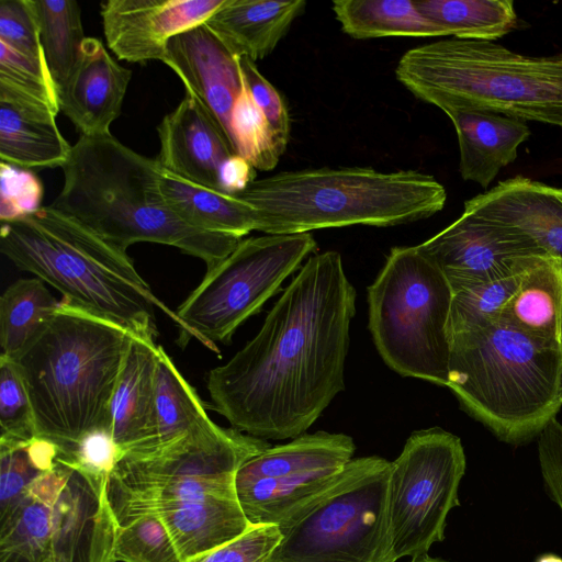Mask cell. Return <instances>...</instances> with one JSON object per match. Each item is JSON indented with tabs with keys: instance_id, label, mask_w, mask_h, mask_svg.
<instances>
[{
	"instance_id": "1",
	"label": "cell",
	"mask_w": 562,
	"mask_h": 562,
	"mask_svg": "<svg viewBox=\"0 0 562 562\" xmlns=\"http://www.w3.org/2000/svg\"><path fill=\"white\" fill-rule=\"evenodd\" d=\"M356 299L338 251L310 256L257 335L210 371L213 408L267 441L305 434L345 389Z\"/></svg>"
},
{
	"instance_id": "2",
	"label": "cell",
	"mask_w": 562,
	"mask_h": 562,
	"mask_svg": "<svg viewBox=\"0 0 562 562\" xmlns=\"http://www.w3.org/2000/svg\"><path fill=\"white\" fill-rule=\"evenodd\" d=\"M61 169L64 184L49 205L123 251L143 241L168 245L203 260L211 270L243 239L182 220L160 192L164 170L157 159L136 153L111 133L81 135Z\"/></svg>"
},
{
	"instance_id": "3",
	"label": "cell",
	"mask_w": 562,
	"mask_h": 562,
	"mask_svg": "<svg viewBox=\"0 0 562 562\" xmlns=\"http://www.w3.org/2000/svg\"><path fill=\"white\" fill-rule=\"evenodd\" d=\"M0 250L20 270L63 294V301L156 344L158 308L182 330L176 311L160 301L126 251L70 215L42 206L2 222Z\"/></svg>"
},
{
	"instance_id": "4",
	"label": "cell",
	"mask_w": 562,
	"mask_h": 562,
	"mask_svg": "<svg viewBox=\"0 0 562 562\" xmlns=\"http://www.w3.org/2000/svg\"><path fill=\"white\" fill-rule=\"evenodd\" d=\"M132 335L59 301L43 331L13 361L26 386L36 437L70 461L89 434L111 431V405ZM112 432V431H111Z\"/></svg>"
},
{
	"instance_id": "5",
	"label": "cell",
	"mask_w": 562,
	"mask_h": 562,
	"mask_svg": "<svg viewBox=\"0 0 562 562\" xmlns=\"http://www.w3.org/2000/svg\"><path fill=\"white\" fill-rule=\"evenodd\" d=\"M238 195L257 210L256 231L270 235L409 224L437 214L447 201L431 175L367 167L282 171L255 180Z\"/></svg>"
},
{
	"instance_id": "6",
	"label": "cell",
	"mask_w": 562,
	"mask_h": 562,
	"mask_svg": "<svg viewBox=\"0 0 562 562\" xmlns=\"http://www.w3.org/2000/svg\"><path fill=\"white\" fill-rule=\"evenodd\" d=\"M395 76L445 113L477 110L562 127V55L527 56L452 37L408 49Z\"/></svg>"
},
{
	"instance_id": "7",
	"label": "cell",
	"mask_w": 562,
	"mask_h": 562,
	"mask_svg": "<svg viewBox=\"0 0 562 562\" xmlns=\"http://www.w3.org/2000/svg\"><path fill=\"white\" fill-rule=\"evenodd\" d=\"M447 386L460 406L499 440L539 437L562 407V351L548 349L503 319L449 336Z\"/></svg>"
},
{
	"instance_id": "8",
	"label": "cell",
	"mask_w": 562,
	"mask_h": 562,
	"mask_svg": "<svg viewBox=\"0 0 562 562\" xmlns=\"http://www.w3.org/2000/svg\"><path fill=\"white\" fill-rule=\"evenodd\" d=\"M269 447L212 420L149 451L122 456L108 480L119 527L207 498L237 496L238 469Z\"/></svg>"
},
{
	"instance_id": "9",
	"label": "cell",
	"mask_w": 562,
	"mask_h": 562,
	"mask_svg": "<svg viewBox=\"0 0 562 562\" xmlns=\"http://www.w3.org/2000/svg\"><path fill=\"white\" fill-rule=\"evenodd\" d=\"M108 481L58 458L0 513V562H115Z\"/></svg>"
},
{
	"instance_id": "10",
	"label": "cell",
	"mask_w": 562,
	"mask_h": 562,
	"mask_svg": "<svg viewBox=\"0 0 562 562\" xmlns=\"http://www.w3.org/2000/svg\"><path fill=\"white\" fill-rule=\"evenodd\" d=\"M450 283L417 246L393 247L368 288L369 330L385 364L402 376L447 386Z\"/></svg>"
},
{
	"instance_id": "11",
	"label": "cell",
	"mask_w": 562,
	"mask_h": 562,
	"mask_svg": "<svg viewBox=\"0 0 562 562\" xmlns=\"http://www.w3.org/2000/svg\"><path fill=\"white\" fill-rule=\"evenodd\" d=\"M391 462L351 459L279 525L269 562H397L389 520Z\"/></svg>"
},
{
	"instance_id": "12",
	"label": "cell",
	"mask_w": 562,
	"mask_h": 562,
	"mask_svg": "<svg viewBox=\"0 0 562 562\" xmlns=\"http://www.w3.org/2000/svg\"><path fill=\"white\" fill-rule=\"evenodd\" d=\"M317 249L311 233L241 239L206 273L176 310L182 324L179 342L194 338L212 351L229 344L236 329L274 295L282 282Z\"/></svg>"
},
{
	"instance_id": "13",
	"label": "cell",
	"mask_w": 562,
	"mask_h": 562,
	"mask_svg": "<svg viewBox=\"0 0 562 562\" xmlns=\"http://www.w3.org/2000/svg\"><path fill=\"white\" fill-rule=\"evenodd\" d=\"M467 459L461 439L440 428L412 432L391 462L389 520L397 560L427 554L445 539L449 513L460 505Z\"/></svg>"
},
{
	"instance_id": "14",
	"label": "cell",
	"mask_w": 562,
	"mask_h": 562,
	"mask_svg": "<svg viewBox=\"0 0 562 562\" xmlns=\"http://www.w3.org/2000/svg\"><path fill=\"white\" fill-rule=\"evenodd\" d=\"M418 247L440 267L451 290L505 277L544 255L522 236L465 212Z\"/></svg>"
},
{
	"instance_id": "15",
	"label": "cell",
	"mask_w": 562,
	"mask_h": 562,
	"mask_svg": "<svg viewBox=\"0 0 562 562\" xmlns=\"http://www.w3.org/2000/svg\"><path fill=\"white\" fill-rule=\"evenodd\" d=\"M225 0H109L100 14L109 48L122 60H162L169 41L204 23Z\"/></svg>"
},
{
	"instance_id": "16",
	"label": "cell",
	"mask_w": 562,
	"mask_h": 562,
	"mask_svg": "<svg viewBox=\"0 0 562 562\" xmlns=\"http://www.w3.org/2000/svg\"><path fill=\"white\" fill-rule=\"evenodd\" d=\"M161 61L175 71L186 94L205 109L233 146L231 114L243 85L238 57L202 23L172 37Z\"/></svg>"
},
{
	"instance_id": "17",
	"label": "cell",
	"mask_w": 562,
	"mask_h": 562,
	"mask_svg": "<svg viewBox=\"0 0 562 562\" xmlns=\"http://www.w3.org/2000/svg\"><path fill=\"white\" fill-rule=\"evenodd\" d=\"M463 212L505 227L562 261V189L522 176L464 202Z\"/></svg>"
},
{
	"instance_id": "18",
	"label": "cell",
	"mask_w": 562,
	"mask_h": 562,
	"mask_svg": "<svg viewBox=\"0 0 562 562\" xmlns=\"http://www.w3.org/2000/svg\"><path fill=\"white\" fill-rule=\"evenodd\" d=\"M161 169L179 179L220 190L222 164L236 154L232 144L205 109L186 94L157 127Z\"/></svg>"
},
{
	"instance_id": "19",
	"label": "cell",
	"mask_w": 562,
	"mask_h": 562,
	"mask_svg": "<svg viewBox=\"0 0 562 562\" xmlns=\"http://www.w3.org/2000/svg\"><path fill=\"white\" fill-rule=\"evenodd\" d=\"M131 78L132 71L115 61L100 40L86 37L72 74L58 91L59 109L80 136L109 134Z\"/></svg>"
},
{
	"instance_id": "20",
	"label": "cell",
	"mask_w": 562,
	"mask_h": 562,
	"mask_svg": "<svg viewBox=\"0 0 562 562\" xmlns=\"http://www.w3.org/2000/svg\"><path fill=\"white\" fill-rule=\"evenodd\" d=\"M157 359L158 345L131 337L111 405V431L119 459L156 446Z\"/></svg>"
},
{
	"instance_id": "21",
	"label": "cell",
	"mask_w": 562,
	"mask_h": 562,
	"mask_svg": "<svg viewBox=\"0 0 562 562\" xmlns=\"http://www.w3.org/2000/svg\"><path fill=\"white\" fill-rule=\"evenodd\" d=\"M355 452L356 443L346 434L324 430L305 432L247 460L238 469L235 482H304L339 472L353 459Z\"/></svg>"
},
{
	"instance_id": "22",
	"label": "cell",
	"mask_w": 562,
	"mask_h": 562,
	"mask_svg": "<svg viewBox=\"0 0 562 562\" xmlns=\"http://www.w3.org/2000/svg\"><path fill=\"white\" fill-rule=\"evenodd\" d=\"M446 114L457 133L462 179L484 189L501 169L516 160L518 147L530 136L526 122L512 116L477 110Z\"/></svg>"
},
{
	"instance_id": "23",
	"label": "cell",
	"mask_w": 562,
	"mask_h": 562,
	"mask_svg": "<svg viewBox=\"0 0 562 562\" xmlns=\"http://www.w3.org/2000/svg\"><path fill=\"white\" fill-rule=\"evenodd\" d=\"M306 1L225 0L204 23L237 57L269 56L304 13Z\"/></svg>"
},
{
	"instance_id": "24",
	"label": "cell",
	"mask_w": 562,
	"mask_h": 562,
	"mask_svg": "<svg viewBox=\"0 0 562 562\" xmlns=\"http://www.w3.org/2000/svg\"><path fill=\"white\" fill-rule=\"evenodd\" d=\"M499 318L540 346L562 351V261L536 257Z\"/></svg>"
},
{
	"instance_id": "25",
	"label": "cell",
	"mask_w": 562,
	"mask_h": 562,
	"mask_svg": "<svg viewBox=\"0 0 562 562\" xmlns=\"http://www.w3.org/2000/svg\"><path fill=\"white\" fill-rule=\"evenodd\" d=\"M54 112L32 104L0 99L1 161L27 170L63 167L71 147Z\"/></svg>"
},
{
	"instance_id": "26",
	"label": "cell",
	"mask_w": 562,
	"mask_h": 562,
	"mask_svg": "<svg viewBox=\"0 0 562 562\" xmlns=\"http://www.w3.org/2000/svg\"><path fill=\"white\" fill-rule=\"evenodd\" d=\"M159 189L167 204L198 228L239 238L257 229V210L239 195L196 186L166 171Z\"/></svg>"
},
{
	"instance_id": "27",
	"label": "cell",
	"mask_w": 562,
	"mask_h": 562,
	"mask_svg": "<svg viewBox=\"0 0 562 562\" xmlns=\"http://www.w3.org/2000/svg\"><path fill=\"white\" fill-rule=\"evenodd\" d=\"M158 516L183 562L239 537L254 526L237 496L212 497Z\"/></svg>"
},
{
	"instance_id": "28",
	"label": "cell",
	"mask_w": 562,
	"mask_h": 562,
	"mask_svg": "<svg viewBox=\"0 0 562 562\" xmlns=\"http://www.w3.org/2000/svg\"><path fill=\"white\" fill-rule=\"evenodd\" d=\"M331 9L341 31L356 40L447 36L412 0H336Z\"/></svg>"
},
{
	"instance_id": "29",
	"label": "cell",
	"mask_w": 562,
	"mask_h": 562,
	"mask_svg": "<svg viewBox=\"0 0 562 562\" xmlns=\"http://www.w3.org/2000/svg\"><path fill=\"white\" fill-rule=\"evenodd\" d=\"M58 305L36 277L9 285L0 297V357L15 360L43 331Z\"/></svg>"
},
{
	"instance_id": "30",
	"label": "cell",
	"mask_w": 562,
	"mask_h": 562,
	"mask_svg": "<svg viewBox=\"0 0 562 562\" xmlns=\"http://www.w3.org/2000/svg\"><path fill=\"white\" fill-rule=\"evenodd\" d=\"M420 13L460 40L496 41L517 25L512 0H417Z\"/></svg>"
},
{
	"instance_id": "31",
	"label": "cell",
	"mask_w": 562,
	"mask_h": 562,
	"mask_svg": "<svg viewBox=\"0 0 562 562\" xmlns=\"http://www.w3.org/2000/svg\"><path fill=\"white\" fill-rule=\"evenodd\" d=\"M156 416L157 439L153 449L212 422L195 390L160 345L156 369Z\"/></svg>"
},
{
	"instance_id": "32",
	"label": "cell",
	"mask_w": 562,
	"mask_h": 562,
	"mask_svg": "<svg viewBox=\"0 0 562 562\" xmlns=\"http://www.w3.org/2000/svg\"><path fill=\"white\" fill-rule=\"evenodd\" d=\"M45 60L58 91L72 74L87 36L77 1L31 0Z\"/></svg>"
},
{
	"instance_id": "33",
	"label": "cell",
	"mask_w": 562,
	"mask_h": 562,
	"mask_svg": "<svg viewBox=\"0 0 562 562\" xmlns=\"http://www.w3.org/2000/svg\"><path fill=\"white\" fill-rule=\"evenodd\" d=\"M536 257L505 277L452 290L448 338L496 322L517 290L524 271Z\"/></svg>"
},
{
	"instance_id": "34",
	"label": "cell",
	"mask_w": 562,
	"mask_h": 562,
	"mask_svg": "<svg viewBox=\"0 0 562 562\" xmlns=\"http://www.w3.org/2000/svg\"><path fill=\"white\" fill-rule=\"evenodd\" d=\"M0 99L13 100L57 114L58 89L45 60L0 42Z\"/></svg>"
},
{
	"instance_id": "35",
	"label": "cell",
	"mask_w": 562,
	"mask_h": 562,
	"mask_svg": "<svg viewBox=\"0 0 562 562\" xmlns=\"http://www.w3.org/2000/svg\"><path fill=\"white\" fill-rule=\"evenodd\" d=\"M241 78V90L229 122L233 146L236 154L256 170L270 171L278 165L282 151L271 125L254 101L243 74Z\"/></svg>"
},
{
	"instance_id": "36",
	"label": "cell",
	"mask_w": 562,
	"mask_h": 562,
	"mask_svg": "<svg viewBox=\"0 0 562 562\" xmlns=\"http://www.w3.org/2000/svg\"><path fill=\"white\" fill-rule=\"evenodd\" d=\"M58 458V448L40 437L0 440V513L9 509L40 474L53 469Z\"/></svg>"
},
{
	"instance_id": "37",
	"label": "cell",
	"mask_w": 562,
	"mask_h": 562,
	"mask_svg": "<svg viewBox=\"0 0 562 562\" xmlns=\"http://www.w3.org/2000/svg\"><path fill=\"white\" fill-rule=\"evenodd\" d=\"M115 562H183L158 515H145L117 528Z\"/></svg>"
},
{
	"instance_id": "38",
	"label": "cell",
	"mask_w": 562,
	"mask_h": 562,
	"mask_svg": "<svg viewBox=\"0 0 562 562\" xmlns=\"http://www.w3.org/2000/svg\"><path fill=\"white\" fill-rule=\"evenodd\" d=\"M0 440L29 441L36 437L29 393L15 361L0 357Z\"/></svg>"
},
{
	"instance_id": "39",
	"label": "cell",
	"mask_w": 562,
	"mask_h": 562,
	"mask_svg": "<svg viewBox=\"0 0 562 562\" xmlns=\"http://www.w3.org/2000/svg\"><path fill=\"white\" fill-rule=\"evenodd\" d=\"M281 540L276 525H254L239 537L186 562H269Z\"/></svg>"
},
{
	"instance_id": "40",
	"label": "cell",
	"mask_w": 562,
	"mask_h": 562,
	"mask_svg": "<svg viewBox=\"0 0 562 562\" xmlns=\"http://www.w3.org/2000/svg\"><path fill=\"white\" fill-rule=\"evenodd\" d=\"M0 220L11 222L41 209L43 186L30 170L1 161Z\"/></svg>"
},
{
	"instance_id": "41",
	"label": "cell",
	"mask_w": 562,
	"mask_h": 562,
	"mask_svg": "<svg viewBox=\"0 0 562 562\" xmlns=\"http://www.w3.org/2000/svg\"><path fill=\"white\" fill-rule=\"evenodd\" d=\"M0 42L23 54L45 60L31 0L0 1Z\"/></svg>"
},
{
	"instance_id": "42",
	"label": "cell",
	"mask_w": 562,
	"mask_h": 562,
	"mask_svg": "<svg viewBox=\"0 0 562 562\" xmlns=\"http://www.w3.org/2000/svg\"><path fill=\"white\" fill-rule=\"evenodd\" d=\"M239 68L250 94L271 125L280 150H286L291 120L288 108L272 83L258 70L256 63L248 57H238Z\"/></svg>"
},
{
	"instance_id": "43",
	"label": "cell",
	"mask_w": 562,
	"mask_h": 562,
	"mask_svg": "<svg viewBox=\"0 0 562 562\" xmlns=\"http://www.w3.org/2000/svg\"><path fill=\"white\" fill-rule=\"evenodd\" d=\"M119 457L112 432L102 429L86 436L71 460L66 462L91 476L108 481Z\"/></svg>"
},
{
	"instance_id": "44",
	"label": "cell",
	"mask_w": 562,
	"mask_h": 562,
	"mask_svg": "<svg viewBox=\"0 0 562 562\" xmlns=\"http://www.w3.org/2000/svg\"><path fill=\"white\" fill-rule=\"evenodd\" d=\"M538 457L546 491L562 514V424L557 418L538 437Z\"/></svg>"
},
{
	"instance_id": "45",
	"label": "cell",
	"mask_w": 562,
	"mask_h": 562,
	"mask_svg": "<svg viewBox=\"0 0 562 562\" xmlns=\"http://www.w3.org/2000/svg\"><path fill=\"white\" fill-rule=\"evenodd\" d=\"M256 180V169L238 154L229 156L218 171L222 192L238 195Z\"/></svg>"
},
{
	"instance_id": "46",
	"label": "cell",
	"mask_w": 562,
	"mask_h": 562,
	"mask_svg": "<svg viewBox=\"0 0 562 562\" xmlns=\"http://www.w3.org/2000/svg\"><path fill=\"white\" fill-rule=\"evenodd\" d=\"M411 562H451L441 558L431 557L428 553L411 560Z\"/></svg>"
},
{
	"instance_id": "47",
	"label": "cell",
	"mask_w": 562,
	"mask_h": 562,
	"mask_svg": "<svg viewBox=\"0 0 562 562\" xmlns=\"http://www.w3.org/2000/svg\"><path fill=\"white\" fill-rule=\"evenodd\" d=\"M536 562H562V559L555 554L547 553L540 555Z\"/></svg>"
},
{
	"instance_id": "48",
	"label": "cell",
	"mask_w": 562,
	"mask_h": 562,
	"mask_svg": "<svg viewBox=\"0 0 562 562\" xmlns=\"http://www.w3.org/2000/svg\"><path fill=\"white\" fill-rule=\"evenodd\" d=\"M561 398H562V379H561Z\"/></svg>"
}]
</instances>
